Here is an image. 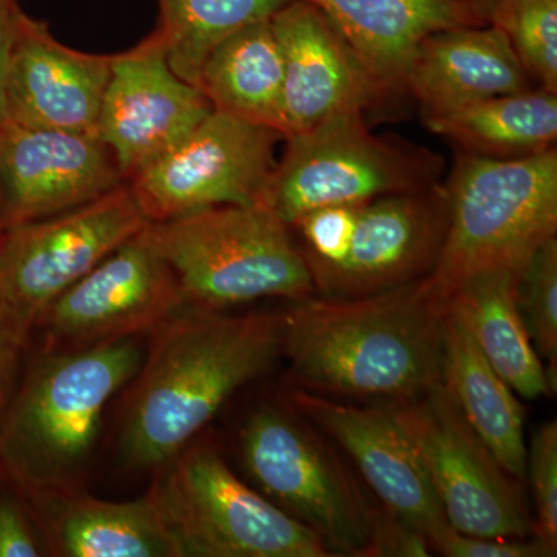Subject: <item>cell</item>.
I'll return each mask as SVG.
<instances>
[{
  "instance_id": "cell-16",
  "label": "cell",
  "mask_w": 557,
  "mask_h": 557,
  "mask_svg": "<svg viewBox=\"0 0 557 557\" xmlns=\"http://www.w3.org/2000/svg\"><path fill=\"white\" fill-rule=\"evenodd\" d=\"M284 62V138L364 113L391 91L317 7L296 0L271 17Z\"/></svg>"
},
{
  "instance_id": "cell-18",
  "label": "cell",
  "mask_w": 557,
  "mask_h": 557,
  "mask_svg": "<svg viewBox=\"0 0 557 557\" xmlns=\"http://www.w3.org/2000/svg\"><path fill=\"white\" fill-rule=\"evenodd\" d=\"M113 54L75 50L47 22L22 11L7 67L5 121L20 126L97 135Z\"/></svg>"
},
{
  "instance_id": "cell-7",
  "label": "cell",
  "mask_w": 557,
  "mask_h": 557,
  "mask_svg": "<svg viewBox=\"0 0 557 557\" xmlns=\"http://www.w3.org/2000/svg\"><path fill=\"white\" fill-rule=\"evenodd\" d=\"M178 557H332L318 534L234 474L212 443L190 442L148 493Z\"/></svg>"
},
{
  "instance_id": "cell-22",
  "label": "cell",
  "mask_w": 557,
  "mask_h": 557,
  "mask_svg": "<svg viewBox=\"0 0 557 557\" xmlns=\"http://www.w3.org/2000/svg\"><path fill=\"white\" fill-rule=\"evenodd\" d=\"M197 87L215 112L269 127L284 138V62L271 20L220 44L201 65Z\"/></svg>"
},
{
  "instance_id": "cell-21",
  "label": "cell",
  "mask_w": 557,
  "mask_h": 557,
  "mask_svg": "<svg viewBox=\"0 0 557 557\" xmlns=\"http://www.w3.org/2000/svg\"><path fill=\"white\" fill-rule=\"evenodd\" d=\"M443 384L505 471L518 480L525 479V410L515 391L483 357L465 322L448 307Z\"/></svg>"
},
{
  "instance_id": "cell-27",
  "label": "cell",
  "mask_w": 557,
  "mask_h": 557,
  "mask_svg": "<svg viewBox=\"0 0 557 557\" xmlns=\"http://www.w3.org/2000/svg\"><path fill=\"white\" fill-rule=\"evenodd\" d=\"M516 306L537 355L547 362L549 391L557 381V239L552 237L523 263L515 287Z\"/></svg>"
},
{
  "instance_id": "cell-11",
  "label": "cell",
  "mask_w": 557,
  "mask_h": 557,
  "mask_svg": "<svg viewBox=\"0 0 557 557\" xmlns=\"http://www.w3.org/2000/svg\"><path fill=\"white\" fill-rule=\"evenodd\" d=\"M282 135L211 113L127 182L143 218L166 222L200 209L260 203Z\"/></svg>"
},
{
  "instance_id": "cell-34",
  "label": "cell",
  "mask_w": 557,
  "mask_h": 557,
  "mask_svg": "<svg viewBox=\"0 0 557 557\" xmlns=\"http://www.w3.org/2000/svg\"><path fill=\"white\" fill-rule=\"evenodd\" d=\"M28 336L0 307V383L5 384L16 366L17 355Z\"/></svg>"
},
{
  "instance_id": "cell-26",
  "label": "cell",
  "mask_w": 557,
  "mask_h": 557,
  "mask_svg": "<svg viewBox=\"0 0 557 557\" xmlns=\"http://www.w3.org/2000/svg\"><path fill=\"white\" fill-rule=\"evenodd\" d=\"M159 38L171 69L197 87L201 65L220 44L269 21L296 0H157Z\"/></svg>"
},
{
  "instance_id": "cell-8",
  "label": "cell",
  "mask_w": 557,
  "mask_h": 557,
  "mask_svg": "<svg viewBox=\"0 0 557 557\" xmlns=\"http://www.w3.org/2000/svg\"><path fill=\"white\" fill-rule=\"evenodd\" d=\"M260 203L292 225L319 208L368 203L437 185L429 150L376 137L364 113L338 116L285 137Z\"/></svg>"
},
{
  "instance_id": "cell-14",
  "label": "cell",
  "mask_w": 557,
  "mask_h": 557,
  "mask_svg": "<svg viewBox=\"0 0 557 557\" xmlns=\"http://www.w3.org/2000/svg\"><path fill=\"white\" fill-rule=\"evenodd\" d=\"M211 112L207 97L171 69L159 38L150 33L132 49L113 54L98 137L129 182Z\"/></svg>"
},
{
  "instance_id": "cell-33",
  "label": "cell",
  "mask_w": 557,
  "mask_h": 557,
  "mask_svg": "<svg viewBox=\"0 0 557 557\" xmlns=\"http://www.w3.org/2000/svg\"><path fill=\"white\" fill-rule=\"evenodd\" d=\"M21 13L20 0H0V126L5 123L3 89H5L11 46H13L14 33H16Z\"/></svg>"
},
{
  "instance_id": "cell-10",
  "label": "cell",
  "mask_w": 557,
  "mask_h": 557,
  "mask_svg": "<svg viewBox=\"0 0 557 557\" xmlns=\"http://www.w3.org/2000/svg\"><path fill=\"white\" fill-rule=\"evenodd\" d=\"M146 223L124 183L81 207L7 226L0 239V307L28 336L54 299Z\"/></svg>"
},
{
  "instance_id": "cell-31",
  "label": "cell",
  "mask_w": 557,
  "mask_h": 557,
  "mask_svg": "<svg viewBox=\"0 0 557 557\" xmlns=\"http://www.w3.org/2000/svg\"><path fill=\"white\" fill-rule=\"evenodd\" d=\"M431 552L423 533L381 508L364 557H426Z\"/></svg>"
},
{
  "instance_id": "cell-37",
  "label": "cell",
  "mask_w": 557,
  "mask_h": 557,
  "mask_svg": "<svg viewBox=\"0 0 557 557\" xmlns=\"http://www.w3.org/2000/svg\"><path fill=\"white\" fill-rule=\"evenodd\" d=\"M2 233H3V222H2V214H0V239H2Z\"/></svg>"
},
{
  "instance_id": "cell-5",
  "label": "cell",
  "mask_w": 557,
  "mask_h": 557,
  "mask_svg": "<svg viewBox=\"0 0 557 557\" xmlns=\"http://www.w3.org/2000/svg\"><path fill=\"white\" fill-rule=\"evenodd\" d=\"M188 307L225 311L252 300L317 296L287 223L262 203L223 205L146 223Z\"/></svg>"
},
{
  "instance_id": "cell-15",
  "label": "cell",
  "mask_w": 557,
  "mask_h": 557,
  "mask_svg": "<svg viewBox=\"0 0 557 557\" xmlns=\"http://www.w3.org/2000/svg\"><path fill=\"white\" fill-rule=\"evenodd\" d=\"M285 401L346 450L384 511L423 533L429 545L448 530L431 480L387 405H348L302 388Z\"/></svg>"
},
{
  "instance_id": "cell-1",
  "label": "cell",
  "mask_w": 557,
  "mask_h": 557,
  "mask_svg": "<svg viewBox=\"0 0 557 557\" xmlns=\"http://www.w3.org/2000/svg\"><path fill=\"white\" fill-rule=\"evenodd\" d=\"M284 314L186 307L156 332L120 432L124 465L159 471L282 355Z\"/></svg>"
},
{
  "instance_id": "cell-32",
  "label": "cell",
  "mask_w": 557,
  "mask_h": 557,
  "mask_svg": "<svg viewBox=\"0 0 557 557\" xmlns=\"http://www.w3.org/2000/svg\"><path fill=\"white\" fill-rule=\"evenodd\" d=\"M42 555L30 520L14 502L0 500V557Z\"/></svg>"
},
{
  "instance_id": "cell-19",
  "label": "cell",
  "mask_w": 557,
  "mask_h": 557,
  "mask_svg": "<svg viewBox=\"0 0 557 557\" xmlns=\"http://www.w3.org/2000/svg\"><path fill=\"white\" fill-rule=\"evenodd\" d=\"M406 87L426 119L530 89L511 40L494 24L449 28L421 40Z\"/></svg>"
},
{
  "instance_id": "cell-25",
  "label": "cell",
  "mask_w": 557,
  "mask_h": 557,
  "mask_svg": "<svg viewBox=\"0 0 557 557\" xmlns=\"http://www.w3.org/2000/svg\"><path fill=\"white\" fill-rule=\"evenodd\" d=\"M57 502L51 522L54 547L65 557H178L174 542L148 494L108 502L76 493Z\"/></svg>"
},
{
  "instance_id": "cell-24",
  "label": "cell",
  "mask_w": 557,
  "mask_h": 557,
  "mask_svg": "<svg viewBox=\"0 0 557 557\" xmlns=\"http://www.w3.org/2000/svg\"><path fill=\"white\" fill-rule=\"evenodd\" d=\"M429 131L469 156L516 160L556 149L557 94L522 90L426 119Z\"/></svg>"
},
{
  "instance_id": "cell-9",
  "label": "cell",
  "mask_w": 557,
  "mask_h": 557,
  "mask_svg": "<svg viewBox=\"0 0 557 557\" xmlns=\"http://www.w3.org/2000/svg\"><path fill=\"white\" fill-rule=\"evenodd\" d=\"M387 406L454 530L479 537L534 536L518 479L487 449L443 381L420 397Z\"/></svg>"
},
{
  "instance_id": "cell-3",
  "label": "cell",
  "mask_w": 557,
  "mask_h": 557,
  "mask_svg": "<svg viewBox=\"0 0 557 557\" xmlns=\"http://www.w3.org/2000/svg\"><path fill=\"white\" fill-rule=\"evenodd\" d=\"M138 338L44 351L13 412L2 449L17 478L44 497L76 493L110 399L145 359Z\"/></svg>"
},
{
  "instance_id": "cell-4",
  "label": "cell",
  "mask_w": 557,
  "mask_h": 557,
  "mask_svg": "<svg viewBox=\"0 0 557 557\" xmlns=\"http://www.w3.org/2000/svg\"><path fill=\"white\" fill-rule=\"evenodd\" d=\"M448 228L420 285L445 307L463 282L490 271L518 274L557 231V152L516 160L461 153L446 183Z\"/></svg>"
},
{
  "instance_id": "cell-6",
  "label": "cell",
  "mask_w": 557,
  "mask_h": 557,
  "mask_svg": "<svg viewBox=\"0 0 557 557\" xmlns=\"http://www.w3.org/2000/svg\"><path fill=\"white\" fill-rule=\"evenodd\" d=\"M252 487L309 528L332 556L364 557L381 508L324 434L287 401L252 410L239 435Z\"/></svg>"
},
{
  "instance_id": "cell-29",
  "label": "cell",
  "mask_w": 557,
  "mask_h": 557,
  "mask_svg": "<svg viewBox=\"0 0 557 557\" xmlns=\"http://www.w3.org/2000/svg\"><path fill=\"white\" fill-rule=\"evenodd\" d=\"M533 487L534 536L557 552V423L541 424L527 446V471Z\"/></svg>"
},
{
  "instance_id": "cell-23",
  "label": "cell",
  "mask_w": 557,
  "mask_h": 557,
  "mask_svg": "<svg viewBox=\"0 0 557 557\" xmlns=\"http://www.w3.org/2000/svg\"><path fill=\"white\" fill-rule=\"evenodd\" d=\"M518 274L490 271L468 278L445 307L465 322L483 357L516 394L525 399L552 395L547 372L516 306Z\"/></svg>"
},
{
  "instance_id": "cell-28",
  "label": "cell",
  "mask_w": 557,
  "mask_h": 557,
  "mask_svg": "<svg viewBox=\"0 0 557 557\" xmlns=\"http://www.w3.org/2000/svg\"><path fill=\"white\" fill-rule=\"evenodd\" d=\"M491 24L507 33L528 76L557 94V0H507Z\"/></svg>"
},
{
  "instance_id": "cell-13",
  "label": "cell",
  "mask_w": 557,
  "mask_h": 557,
  "mask_svg": "<svg viewBox=\"0 0 557 557\" xmlns=\"http://www.w3.org/2000/svg\"><path fill=\"white\" fill-rule=\"evenodd\" d=\"M448 228L445 186L358 205L346 252L311 274L322 298H361L413 284L431 274Z\"/></svg>"
},
{
  "instance_id": "cell-12",
  "label": "cell",
  "mask_w": 557,
  "mask_h": 557,
  "mask_svg": "<svg viewBox=\"0 0 557 557\" xmlns=\"http://www.w3.org/2000/svg\"><path fill=\"white\" fill-rule=\"evenodd\" d=\"M174 271L139 231L40 314L44 351L138 338L186 309Z\"/></svg>"
},
{
  "instance_id": "cell-35",
  "label": "cell",
  "mask_w": 557,
  "mask_h": 557,
  "mask_svg": "<svg viewBox=\"0 0 557 557\" xmlns=\"http://www.w3.org/2000/svg\"><path fill=\"white\" fill-rule=\"evenodd\" d=\"M469 3L475 10V13L479 14L480 20L491 24V22L496 20L498 11L504 9L507 0H469Z\"/></svg>"
},
{
  "instance_id": "cell-20",
  "label": "cell",
  "mask_w": 557,
  "mask_h": 557,
  "mask_svg": "<svg viewBox=\"0 0 557 557\" xmlns=\"http://www.w3.org/2000/svg\"><path fill=\"white\" fill-rule=\"evenodd\" d=\"M317 7L391 94L408 90L410 61L432 33L486 24L469 0H306Z\"/></svg>"
},
{
  "instance_id": "cell-36",
  "label": "cell",
  "mask_w": 557,
  "mask_h": 557,
  "mask_svg": "<svg viewBox=\"0 0 557 557\" xmlns=\"http://www.w3.org/2000/svg\"><path fill=\"white\" fill-rule=\"evenodd\" d=\"M3 386H5V384L0 383V405H2L3 401Z\"/></svg>"
},
{
  "instance_id": "cell-17",
  "label": "cell",
  "mask_w": 557,
  "mask_h": 557,
  "mask_svg": "<svg viewBox=\"0 0 557 557\" xmlns=\"http://www.w3.org/2000/svg\"><path fill=\"white\" fill-rule=\"evenodd\" d=\"M127 183L97 135L5 123L0 126L3 230L60 214Z\"/></svg>"
},
{
  "instance_id": "cell-2",
  "label": "cell",
  "mask_w": 557,
  "mask_h": 557,
  "mask_svg": "<svg viewBox=\"0 0 557 557\" xmlns=\"http://www.w3.org/2000/svg\"><path fill=\"white\" fill-rule=\"evenodd\" d=\"M293 304L282 355L298 388L398 405L442 383L445 307L420 281L361 298Z\"/></svg>"
},
{
  "instance_id": "cell-30",
  "label": "cell",
  "mask_w": 557,
  "mask_h": 557,
  "mask_svg": "<svg viewBox=\"0 0 557 557\" xmlns=\"http://www.w3.org/2000/svg\"><path fill=\"white\" fill-rule=\"evenodd\" d=\"M432 552L446 557H552L556 556L541 539L469 536L449 527L431 542Z\"/></svg>"
}]
</instances>
